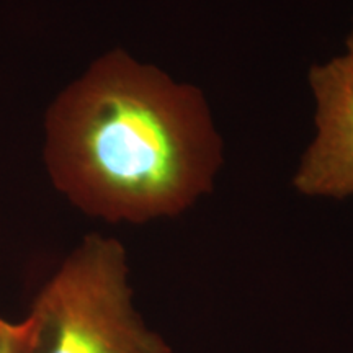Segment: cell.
Masks as SVG:
<instances>
[{"mask_svg": "<svg viewBox=\"0 0 353 353\" xmlns=\"http://www.w3.org/2000/svg\"><path fill=\"white\" fill-rule=\"evenodd\" d=\"M316 134L293 175L301 195H353V51L309 69Z\"/></svg>", "mask_w": 353, "mask_h": 353, "instance_id": "obj_3", "label": "cell"}, {"mask_svg": "<svg viewBox=\"0 0 353 353\" xmlns=\"http://www.w3.org/2000/svg\"><path fill=\"white\" fill-rule=\"evenodd\" d=\"M347 50L353 51V26H352L350 34H348V38H347Z\"/></svg>", "mask_w": 353, "mask_h": 353, "instance_id": "obj_5", "label": "cell"}, {"mask_svg": "<svg viewBox=\"0 0 353 353\" xmlns=\"http://www.w3.org/2000/svg\"><path fill=\"white\" fill-rule=\"evenodd\" d=\"M51 182L108 223L172 218L214 187L223 138L201 88L113 50L52 101Z\"/></svg>", "mask_w": 353, "mask_h": 353, "instance_id": "obj_1", "label": "cell"}, {"mask_svg": "<svg viewBox=\"0 0 353 353\" xmlns=\"http://www.w3.org/2000/svg\"><path fill=\"white\" fill-rule=\"evenodd\" d=\"M28 321L8 322L3 317H0V353H28Z\"/></svg>", "mask_w": 353, "mask_h": 353, "instance_id": "obj_4", "label": "cell"}, {"mask_svg": "<svg viewBox=\"0 0 353 353\" xmlns=\"http://www.w3.org/2000/svg\"><path fill=\"white\" fill-rule=\"evenodd\" d=\"M26 321L28 353H170L132 306L125 247L99 234L64 260Z\"/></svg>", "mask_w": 353, "mask_h": 353, "instance_id": "obj_2", "label": "cell"}]
</instances>
